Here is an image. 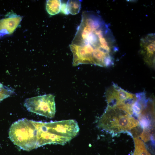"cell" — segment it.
Here are the masks:
<instances>
[{
  "label": "cell",
  "instance_id": "cell-7",
  "mask_svg": "<svg viewBox=\"0 0 155 155\" xmlns=\"http://www.w3.org/2000/svg\"><path fill=\"white\" fill-rule=\"evenodd\" d=\"M22 17L13 12H9L0 20V36L12 33L19 26Z\"/></svg>",
  "mask_w": 155,
  "mask_h": 155
},
{
  "label": "cell",
  "instance_id": "cell-8",
  "mask_svg": "<svg viewBox=\"0 0 155 155\" xmlns=\"http://www.w3.org/2000/svg\"><path fill=\"white\" fill-rule=\"evenodd\" d=\"M135 149L132 155H151L147 149L143 142L140 138H134Z\"/></svg>",
  "mask_w": 155,
  "mask_h": 155
},
{
  "label": "cell",
  "instance_id": "cell-5",
  "mask_svg": "<svg viewBox=\"0 0 155 155\" xmlns=\"http://www.w3.org/2000/svg\"><path fill=\"white\" fill-rule=\"evenodd\" d=\"M33 122L36 128L37 148L51 144L64 145L68 142L61 136L54 122Z\"/></svg>",
  "mask_w": 155,
  "mask_h": 155
},
{
  "label": "cell",
  "instance_id": "cell-6",
  "mask_svg": "<svg viewBox=\"0 0 155 155\" xmlns=\"http://www.w3.org/2000/svg\"><path fill=\"white\" fill-rule=\"evenodd\" d=\"M141 53L145 63L154 67L155 61V35L150 34L142 38L140 41Z\"/></svg>",
  "mask_w": 155,
  "mask_h": 155
},
{
  "label": "cell",
  "instance_id": "cell-1",
  "mask_svg": "<svg viewBox=\"0 0 155 155\" xmlns=\"http://www.w3.org/2000/svg\"><path fill=\"white\" fill-rule=\"evenodd\" d=\"M71 44L85 60L102 67L114 59L113 53L117 49L108 25L92 11L82 12L81 22Z\"/></svg>",
  "mask_w": 155,
  "mask_h": 155
},
{
  "label": "cell",
  "instance_id": "cell-9",
  "mask_svg": "<svg viewBox=\"0 0 155 155\" xmlns=\"http://www.w3.org/2000/svg\"><path fill=\"white\" fill-rule=\"evenodd\" d=\"M61 5V1L60 0H47L46 4V10L50 15H55L60 11Z\"/></svg>",
  "mask_w": 155,
  "mask_h": 155
},
{
  "label": "cell",
  "instance_id": "cell-11",
  "mask_svg": "<svg viewBox=\"0 0 155 155\" xmlns=\"http://www.w3.org/2000/svg\"><path fill=\"white\" fill-rule=\"evenodd\" d=\"M60 11L65 15H67L69 14L67 9V3H61Z\"/></svg>",
  "mask_w": 155,
  "mask_h": 155
},
{
  "label": "cell",
  "instance_id": "cell-3",
  "mask_svg": "<svg viewBox=\"0 0 155 155\" xmlns=\"http://www.w3.org/2000/svg\"><path fill=\"white\" fill-rule=\"evenodd\" d=\"M9 135L13 143L23 150L29 151L37 148L36 127L32 120L24 118L14 122Z\"/></svg>",
  "mask_w": 155,
  "mask_h": 155
},
{
  "label": "cell",
  "instance_id": "cell-10",
  "mask_svg": "<svg viewBox=\"0 0 155 155\" xmlns=\"http://www.w3.org/2000/svg\"><path fill=\"white\" fill-rule=\"evenodd\" d=\"M67 5L69 13L72 15L77 14L80 10L81 3L80 0H69Z\"/></svg>",
  "mask_w": 155,
  "mask_h": 155
},
{
  "label": "cell",
  "instance_id": "cell-2",
  "mask_svg": "<svg viewBox=\"0 0 155 155\" xmlns=\"http://www.w3.org/2000/svg\"><path fill=\"white\" fill-rule=\"evenodd\" d=\"M133 110L125 105L108 106L100 118L98 124L99 128L111 133L129 132L134 130L140 125L139 121L132 115Z\"/></svg>",
  "mask_w": 155,
  "mask_h": 155
},
{
  "label": "cell",
  "instance_id": "cell-4",
  "mask_svg": "<svg viewBox=\"0 0 155 155\" xmlns=\"http://www.w3.org/2000/svg\"><path fill=\"white\" fill-rule=\"evenodd\" d=\"M24 105L29 111L49 118L56 112L54 96L51 94L26 99Z\"/></svg>",
  "mask_w": 155,
  "mask_h": 155
}]
</instances>
